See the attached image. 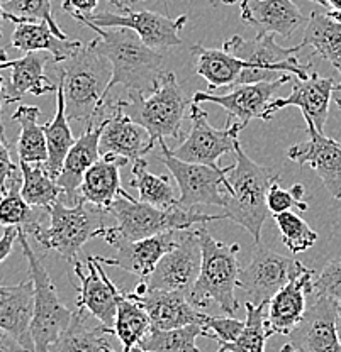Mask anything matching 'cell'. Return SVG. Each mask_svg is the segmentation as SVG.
Returning a JSON list of instances; mask_svg holds the SVG:
<instances>
[{
  "label": "cell",
  "mask_w": 341,
  "mask_h": 352,
  "mask_svg": "<svg viewBox=\"0 0 341 352\" xmlns=\"http://www.w3.org/2000/svg\"><path fill=\"white\" fill-rule=\"evenodd\" d=\"M97 34L92 39L97 50L104 54L112 66V80L109 83V91L116 85L126 88V91L148 95L160 85L165 72L161 69L163 53L152 50L141 41L134 31L126 28L105 29L92 24L80 22Z\"/></svg>",
  "instance_id": "cell-1"
},
{
  "label": "cell",
  "mask_w": 341,
  "mask_h": 352,
  "mask_svg": "<svg viewBox=\"0 0 341 352\" xmlns=\"http://www.w3.org/2000/svg\"><path fill=\"white\" fill-rule=\"evenodd\" d=\"M111 336H116L114 329L101 322L92 325V315L85 308H79L73 311L68 329L50 352H117L109 340Z\"/></svg>",
  "instance_id": "cell-31"
},
{
  "label": "cell",
  "mask_w": 341,
  "mask_h": 352,
  "mask_svg": "<svg viewBox=\"0 0 341 352\" xmlns=\"http://www.w3.org/2000/svg\"><path fill=\"white\" fill-rule=\"evenodd\" d=\"M245 327V322L238 320L234 317H212L204 314L203 329L205 330L204 337L212 340H218L221 344L234 342L240 337L241 330Z\"/></svg>",
  "instance_id": "cell-44"
},
{
  "label": "cell",
  "mask_w": 341,
  "mask_h": 352,
  "mask_svg": "<svg viewBox=\"0 0 341 352\" xmlns=\"http://www.w3.org/2000/svg\"><path fill=\"white\" fill-rule=\"evenodd\" d=\"M99 0H63L61 9L68 12L73 19L76 17H89L95 12Z\"/></svg>",
  "instance_id": "cell-47"
},
{
  "label": "cell",
  "mask_w": 341,
  "mask_h": 352,
  "mask_svg": "<svg viewBox=\"0 0 341 352\" xmlns=\"http://www.w3.org/2000/svg\"><path fill=\"white\" fill-rule=\"evenodd\" d=\"M324 2H326V9H328V12L341 19V0H324Z\"/></svg>",
  "instance_id": "cell-51"
},
{
  "label": "cell",
  "mask_w": 341,
  "mask_h": 352,
  "mask_svg": "<svg viewBox=\"0 0 341 352\" xmlns=\"http://www.w3.org/2000/svg\"><path fill=\"white\" fill-rule=\"evenodd\" d=\"M124 164L126 161L121 157L102 156L83 176L80 198L107 212L124 192L121 186V168Z\"/></svg>",
  "instance_id": "cell-30"
},
{
  "label": "cell",
  "mask_w": 341,
  "mask_h": 352,
  "mask_svg": "<svg viewBox=\"0 0 341 352\" xmlns=\"http://www.w3.org/2000/svg\"><path fill=\"white\" fill-rule=\"evenodd\" d=\"M70 120L67 117V105H65V94L63 87L58 82L56 90V112L54 117L43 126L46 135V144H48V161L45 163V168L48 175L53 179L58 178L61 168H63L65 157L72 146L75 144L76 139L73 138L72 129H70Z\"/></svg>",
  "instance_id": "cell-33"
},
{
  "label": "cell",
  "mask_w": 341,
  "mask_h": 352,
  "mask_svg": "<svg viewBox=\"0 0 341 352\" xmlns=\"http://www.w3.org/2000/svg\"><path fill=\"white\" fill-rule=\"evenodd\" d=\"M14 25L16 28L10 38V46L23 53L46 51L53 56L54 63H63L83 46L79 39H67V41L60 39L43 21H17L14 22Z\"/></svg>",
  "instance_id": "cell-29"
},
{
  "label": "cell",
  "mask_w": 341,
  "mask_h": 352,
  "mask_svg": "<svg viewBox=\"0 0 341 352\" xmlns=\"http://www.w3.org/2000/svg\"><path fill=\"white\" fill-rule=\"evenodd\" d=\"M23 173V198L34 208H45L48 212L54 201L63 195V190L58 185L56 179L48 175L45 164L19 163Z\"/></svg>",
  "instance_id": "cell-37"
},
{
  "label": "cell",
  "mask_w": 341,
  "mask_h": 352,
  "mask_svg": "<svg viewBox=\"0 0 341 352\" xmlns=\"http://www.w3.org/2000/svg\"><path fill=\"white\" fill-rule=\"evenodd\" d=\"M300 46H311L341 75V19L313 10L307 19ZM341 87V83H340Z\"/></svg>",
  "instance_id": "cell-32"
},
{
  "label": "cell",
  "mask_w": 341,
  "mask_h": 352,
  "mask_svg": "<svg viewBox=\"0 0 341 352\" xmlns=\"http://www.w3.org/2000/svg\"><path fill=\"white\" fill-rule=\"evenodd\" d=\"M226 44L248 65L238 85L273 82L284 75L307 78L313 72V63L302 65L297 60L296 53L302 50L300 44L294 47H282L275 41L273 34H256V38L250 41L243 39L241 36H233L231 39H227Z\"/></svg>",
  "instance_id": "cell-9"
},
{
  "label": "cell",
  "mask_w": 341,
  "mask_h": 352,
  "mask_svg": "<svg viewBox=\"0 0 341 352\" xmlns=\"http://www.w3.org/2000/svg\"><path fill=\"white\" fill-rule=\"evenodd\" d=\"M280 352H296V349H294V347H292L291 346V344H285V346L284 347H282V349H280Z\"/></svg>",
  "instance_id": "cell-57"
},
{
  "label": "cell",
  "mask_w": 341,
  "mask_h": 352,
  "mask_svg": "<svg viewBox=\"0 0 341 352\" xmlns=\"http://www.w3.org/2000/svg\"><path fill=\"white\" fill-rule=\"evenodd\" d=\"M0 352H25V349L12 336L0 330Z\"/></svg>",
  "instance_id": "cell-49"
},
{
  "label": "cell",
  "mask_w": 341,
  "mask_h": 352,
  "mask_svg": "<svg viewBox=\"0 0 341 352\" xmlns=\"http://www.w3.org/2000/svg\"><path fill=\"white\" fill-rule=\"evenodd\" d=\"M313 292V271L306 270L302 274L289 281L270 300L269 311H267V329L270 337L275 333L287 337L299 325L307 310L306 296Z\"/></svg>",
  "instance_id": "cell-24"
},
{
  "label": "cell",
  "mask_w": 341,
  "mask_h": 352,
  "mask_svg": "<svg viewBox=\"0 0 341 352\" xmlns=\"http://www.w3.org/2000/svg\"><path fill=\"white\" fill-rule=\"evenodd\" d=\"M7 61H9V58H7L6 50H0V65H2V63H7Z\"/></svg>",
  "instance_id": "cell-56"
},
{
  "label": "cell",
  "mask_w": 341,
  "mask_h": 352,
  "mask_svg": "<svg viewBox=\"0 0 341 352\" xmlns=\"http://www.w3.org/2000/svg\"><path fill=\"white\" fill-rule=\"evenodd\" d=\"M189 117L192 126L187 138L177 148L172 149L175 157L185 163L218 166L219 157L236 151V146L240 142L238 134L243 131L240 124L227 119L225 129H216L209 124L207 112L194 102H190Z\"/></svg>",
  "instance_id": "cell-12"
},
{
  "label": "cell",
  "mask_w": 341,
  "mask_h": 352,
  "mask_svg": "<svg viewBox=\"0 0 341 352\" xmlns=\"http://www.w3.org/2000/svg\"><path fill=\"white\" fill-rule=\"evenodd\" d=\"M50 61L46 51L25 53L23 58L0 65V69L10 68V82L7 83V104L19 102L25 95H39L56 91L58 85L45 75V66Z\"/></svg>",
  "instance_id": "cell-28"
},
{
  "label": "cell",
  "mask_w": 341,
  "mask_h": 352,
  "mask_svg": "<svg viewBox=\"0 0 341 352\" xmlns=\"http://www.w3.org/2000/svg\"><path fill=\"white\" fill-rule=\"evenodd\" d=\"M309 139L289 148L287 157L299 164H309L321 178L329 195L341 200V142L319 132L309 117L304 116Z\"/></svg>",
  "instance_id": "cell-17"
},
{
  "label": "cell",
  "mask_w": 341,
  "mask_h": 352,
  "mask_svg": "<svg viewBox=\"0 0 341 352\" xmlns=\"http://www.w3.org/2000/svg\"><path fill=\"white\" fill-rule=\"evenodd\" d=\"M123 293L145 308L152 322V329L172 330L194 324L203 325L204 314L197 310L189 302V296L180 292L148 289L143 283H138L134 292Z\"/></svg>",
  "instance_id": "cell-18"
},
{
  "label": "cell",
  "mask_w": 341,
  "mask_h": 352,
  "mask_svg": "<svg viewBox=\"0 0 341 352\" xmlns=\"http://www.w3.org/2000/svg\"><path fill=\"white\" fill-rule=\"evenodd\" d=\"M34 315V283L31 278L19 285H0V330L12 336L25 352H36L31 336Z\"/></svg>",
  "instance_id": "cell-23"
},
{
  "label": "cell",
  "mask_w": 341,
  "mask_h": 352,
  "mask_svg": "<svg viewBox=\"0 0 341 352\" xmlns=\"http://www.w3.org/2000/svg\"><path fill=\"white\" fill-rule=\"evenodd\" d=\"M58 65V82L63 87L68 120L94 122L109 105V83L112 80L109 60L90 41Z\"/></svg>",
  "instance_id": "cell-2"
},
{
  "label": "cell",
  "mask_w": 341,
  "mask_h": 352,
  "mask_svg": "<svg viewBox=\"0 0 341 352\" xmlns=\"http://www.w3.org/2000/svg\"><path fill=\"white\" fill-rule=\"evenodd\" d=\"M304 186L296 183L291 190H285L278 186V183L272 185L269 197H267V204H269L270 214H284V212H306L307 201L302 200Z\"/></svg>",
  "instance_id": "cell-43"
},
{
  "label": "cell",
  "mask_w": 341,
  "mask_h": 352,
  "mask_svg": "<svg viewBox=\"0 0 341 352\" xmlns=\"http://www.w3.org/2000/svg\"><path fill=\"white\" fill-rule=\"evenodd\" d=\"M340 305L328 296H318L304 318L287 336L296 352H341L338 336Z\"/></svg>",
  "instance_id": "cell-15"
},
{
  "label": "cell",
  "mask_w": 341,
  "mask_h": 352,
  "mask_svg": "<svg viewBox=\"0 0 341 352\" xmlns=\"http://www.w3.org/2000/svg\"><path fill=\"white\" fill-rule=\"evenodd\" d=\"M7 104V83H3V78L0 76V112H2V105Z\"/></svg>",
  "instance_id": "cell-52"
},
{
  "label": "cell",
  "mask_w": 341,
  "mask_h": 352,
  "mask_svg": "<svg viewBox=\"0 0 341 352\" xmlns=\"http://www.w3.org/2000/svg\"><path fill=\"white\" fill-rule=\"evenodd\" d=\"M152 330L148 314L139 303L127 298L123 292L117 295V317L114 324V333L123 344L124 352H133Z\"/></svg>",
  "instance_id": "cell-35"
},
{
  "label": "cell",
  "mask_w": 341,
  "mask_h": 352,
  "mask_svg": "<svg viewBox=\"0 0 341 352\" xmlns=\"http://www.w3.org/2000/svg\"><path fill=\"white\" fill-rule=\"evenodd\" d=\"M41 110L36 105H21L12 113V120L21 126L19 139H17V156L19 163L45 164L48 161V144L43 126L38 119Z\"/></svg>",
  "instance_id": "cell-34"
},
{
  "label": "cell",
  "mask_w": 341,
  "mask_h": 352,
  "mask_svg": "<svg viewBox=\"0 0 341 352\" xmlns=\"http://www.w3.org/2000/svg\"><path fill=\"white\" fill-rule=\"evenodd\" d=\"M333 100H335V104L338 105V109L341 110V87L340 85L335 87V91H333Z\"/></svg>",
  "instance_id": "cell-53"
},
{
  "label": "cell",
  "mask_w": 341,
  "mask_h": 352,
  "mask_svg": "<svg viewBox=\"0 0 341 352\" xmlns=\"http://www.w3.org/2000/svg\"><path fill=\"white\" fill-rule=\"evenodd\" d=\"M79 22H92L99 28L114 29L126 28L134 31L141 38V41L152 50L163 53L170 47L182 44L180 31L189 21V16H178L175 19L163 16V14L152 12V10H127L123 14L99 12L89 17H76Z\"/></svg>",
  "instance_id": "cell-13"
},
{
  "label": "cell",
  "mask_w": 341,
  "mask_h": 352,
  "mask_svg": "<svg viewBox=\"0 0 341 352\" xmlns=\"http://www.w3.org/2000/svg\"><path fill=\"white\" fill-rule=\"evenodd\" d=\"M178 234L180 230H168L158 236L130 242V244H124L123 248L116 249L117 254L114 258L97 256L95 259L101 264L121 267L127 273L136 274L139 280H146L155 271L160 259L178 244Z\"/></svg>",
  "instance_id": "cell-25"
},
{
  "label": "cell",
  "mask_w": 341,
  "mask_h": 352,
  "mask_svg": "<svg viewBox=\"0 0 341 352\" xmlns=\"http://www.w3.org/2000/svg\"><path fill=\"white\" fill-rule=\"evenodd\" d=\"M190 53L194 56L196 73L203 76L211 90L236 87L248 66L247 61L238 56L226 43L223 47H204L203 44H194L190 46Z\"/></svg>",
  "instance_id": "cell-27"
},
{
  "label": "cell",
  "mask_w": 341,
  "mask_h": 352,
  "mask_svg": "<svg viewBox=\"0 0 341 352\" xmlns=\"http://www.w3.org/2000/svg\"><path fill=\"white\" fill-rule=\"evenodd\" d=\"M234 157L236 163L227 173L225 215L248 230L258 244L262 242L263 223L270 215L267 197L272 185L280 179V173L255 163L243 151L241 142H238Z\"/></svg>",
  "instance_id": "cell-4"
},
{
  "label": "cell",
  "mask_w": 341,
  "mask_h": 352,
  "mask_svg": "<svg viewBox=\"0 0 341 352\" xmlns=\"http://www.w3.org/2000/svg\"><path fill=\"white\" fill-rule=\"evenodd\" d=\"M273 220L278 227L282 242H284V245L292 254H299V252L307 251V249L316 244L318 234L296 212L277 214L273 215Z\"/></svg>",
  "instance_id": "cell-41"
},
{
  "label": "cell",
  "mask_w": 341,
  "mask_h": 352,
  "mask_svg": "<svg viewBox=\"0 0 341 352\" xmlns=\"http://www.w3.org/2000/svg\"><path fill=\"white\" fill-rule=\"evenodd\" d=\"M19 244L29 264V278L34 283V315L31 336L36 352H50L61 333L68 329L73 314L61 303L45 264L28 242V232L19 227Z\"/></svg>",
  "instance_id": "cell-8"
},
{
  "label": "cell",
  "mask_w": 341,
  "mask_h": 352,
  "mask_svg": "<svg viewBox=\"0 0 341 352\" xmlns=\"http://www.w3.org/2000/svg\"><path fill=\"white\" fill-rule=\"evenodd\" d=\"M133 352H152V351H145V349H141V347H139V346H136L133 349Z\"/></svg>",
  "instance_id": "cell-60"
},
{
  "label": "cell",
  "mask_w": 341,
  "mask_h": 352,
  "mask_svg": "<svg viewBox=\"0 0 341 352\" xmlns=\"http://www.w3.org/2000/svg\"><path fill=\"white\" fill-rule=\"evenodd\" d=\"M73 264L75 274L80 280L76 307L85 308L95 320L114 329L117 317V295L121 289L109 280L95 256H87V273H83L82 263L75 261Z\"/></svg>",
  "instance_id": "cell-20"
},
{
  "label": "cell",
  "mask_w": 341,
  "mask_h": 352,
  "mask_svg": "<svg viewBox=\"0 0 341 352\" xmlns=\"http://www.w3.org/2000/svg\"><path fill=\"white\" fill-rule=\"evenodd\" d=\"M161 149V160L165 166L170 170L172 176L177 182L180 197H178V207L185 210H194L197 205H216L223 207L226 205V185L227 173L233 164L226 168L207 166V164L185 163L174 156L172 149L165 144V139L158 141Z\"/></svg>",
  "instance_id": "cell-10"
},
{
  "label": "cell",
  "mask_w": 341,
  "mask_h": 352,
  "mask_svg": "<svg viewBox=\"0 0 341 352\" xmlns=\"http://www.w3.org/2000/svg\"><path fill=\"white\" fill-rule=\"evenodd\" d=\"M48 215L50 226L39 227L32 232V237L45 251H56L68 263H75L83 245L101 237V232L107 227L105 217L109 214L85 200L70 207L60 198L51 205Z\"/></svg>",
  "instance_id": "cell-7"
},
{
  "label": "cell",
  "mask_w": 341,
  "mask_h": 352,
  "mask_svg": "<svg viewBox=\"0 0 341 352\" xmlns=\"http://www.w3.org/2000/svg\"><path fill=\"white\" fill-rule=\"evenodd\" d=\"M338 336H340V342H341V308L338 311Z\"/></svg>",
  "instance_id": "cell-58"
},
{
  "label": "cell",
  "mask_w": 341,
  "mask_h": 352,
  "mask_svg": "<svg viewBox=\"0 0 341 352\" xmlns=\"http://www.w3.org/2000/svg\"><path fill=\"white\" fill-rule=\"evenodd\" d=\"M107 214L116 220V226L105 227L101 232V237L116 249L130 242L158 236L168 230H187L192 229L197 223L226 219L225 212L221 215H207L180 207L163 210V208L143 204L127 192H123V195L114 201Z\"/></svg>",
  "instance_id": "cell-3"
},
{
  "label": "cell",
  "mask_w": 341,
  "mask_h": 352,
  "mask_svg": "<svg viewBox=\"0 0 341 352\" xmlns=\"http://www.w3.org/2000/svg\"><path fill=\"white\" fill-rule=\"evenodd\" d=\"M21 188L23 176L14 179L6 195L0 197V226L21 227L32 236V232L43 226L41 214L24 200Z\"/></svg>",
  "instance_id": "cell-38"
},
{
  "label": "cell",
  "mask_w": 341,
  "mask_h": 352,
  "mask_svg": "<svg viewBox=\"0 0 341 352\" xmlns=\"http://www.w3.org/2000/svg\"><path fill=\"white\" fill-rule=\"evenodd\" d=\"M109 109H112V113L111 117L105 119L101 146H99L101 156L121 157V160L133 161V163L143 160L145 154L155 148V141L152 139L149 132L134 122L116 105L109 104Z\"/></svg>",
  "instance_id": "cell-22"
},
{
  "label": "cell",
  "mask_w": 341,
  "mask_h": 352,
  "mask_svg": "<svg viewBox=\"0 0 341 352\" xmlns=\"http://www.w3.org/2000/svg\"><path fill=\"white\" fill-rule=\"evenodd\" d=\"M16 241H19V227H6L0 237V263L9 258Z\"/></svg>",
  "instance_id": "cell-48"
},
{
  "label": "cell",
  "mask_w": 341,
  "mask_h": 352,
  "mask_svg": "<svg viewBox=\"0 0 341 352\" xmlns=\"http://www.w3.org/2000/svg\"><path fill=\"white\" fill-rule=\"evenodd\" d=\"M218 352H223V351H218Z\"/></svg>",
  "instance_id": "cell-61"
},
{
  "label": "cell",
  "mask_w": 341,
  "mask_h": 352,
  "mask_svg": "<svg viewBox=\"0 0 341 352\" xmlns=\"http://www.w3.org/2000/svg\"><path fill=\"white\" fill-rule=\"evenodd\" d=\"M203 249L197 229L180 230L178 244L160 259L146 280H139L148 289L180 292L189 296L200 274Z\"/></svg>",
  "instance_id": "cell-14"
},
{
  "label": "cell",
  "mask_w": 341,
  "mask_h": 352,
  "mask_svg": "<svg viewBox=\"0 0 341 352\" xmlns=\"http://www.w3.org/2000/svg\"><path fill=\"white\" fill-rule=\"evenodd\" d=\"M241 17L256 28L258 34H292L306 22L299 7L292 0H241Z\"/></svg>",
  "instance_id": "cell-26"
},
{
  "label": "cell",
  "mask_w": 341,
  "mask_h": 352,
  "mask_svg": "<svg viewBox=\"0 0 341 352\" xmlns=\"http://www.w3.org/2000/svg\"><path fill=\"white\" fill-rule=\"evenodd\" d=\"M209 2L214 3V6H218V3H226V6H233V3L241 2V0H209Z\"/></svg>",
  "instance_id": "cell-55"
},
{
  "label": "cell",
  "mask_w": 341,
  "mask_h": 352,
  "mask_svg": "<svg viewBox=\"0 0 341 352\" xmlns=\"http://www.w3.org/2000/svg\"><path fill=\"white\" fill-rule=\"evenodd\" d=\"M314 292L318 296L335 300L341 308V256L326 264L318 280L314 281Z\"/></svg>",
  "instance_id": "cell-45"
},
{
  "label": "cell",
  "mask_w": 341,
  "mask_h": 352,
  "mask_svg": "<svg viewBox=\"0 0 341 352\" xmlns=\"http://www.w3.org/2000/svg\"><path fill=\"white\" fill-rule=\"evenodd\" d=\"M306 270L307 267L296 258L280 254L258 242L253 251L250 264L241 270L238 288L243 289L248 303L269 305L270 300L289 281L302 274Z\"/></svg>",
  "instance_id": "cell-11"
},
{
  "label": "cell",
  "mask_w": 341,
  "mask_h": 352,
  "mask_svg": "<svg viewBox=\"0 0 341 352\" xmlns=\"http://www.w3.org/2000/svg\"><path fill=\"white\" fill-rule=\"evenodd\" d=\"M203 325H185L180 329H152L139 342V347L152 352H203L197 347V339L204 337Z\"/></svg>",
  "instance_id": "cell-39"
},
{
  "label": "cell",
  "mask_w": 341,
  "mask_h": 352,
  "mask_svg": "<svg viewBox=\"0 0 341 352\" xmlns=\"http://www.w3.org/2000/svg\"><path fill=\"white\" fill-rule=\"evenodd\" d=\"M197 236L203 249V264L189 302L197 310L216 303L223 311L233 315L240 308L234 293L241 273L238 263L240 245L216 241L204 227H197Z\"/></svg>",
  "instance_id": "cell-5"
},
{
  "label": "cell",
  "mask_w": 341,
  "mask_h": 352,
  "mask_svg": "<svg viewBox=\"0 0 341 352\" xmlns=\"http://www.w3.org/2000/svg\"><path fill=\"white\" fill-rule=\"evenodd\" d=\"M311 2H316V3H319V6L326 7V2H324V0H311Z\"/></svg>",
  "instance_id": "cell-59"
},
{
  "label": "cell",
  "mask_w": 341,
  "mask_h": 352,
  "mask_svg": "<svg viewBox=\"0 0 341 352\" xmlns=\"http://www.w3.org/2000/svg\"><path fill=\"white\" fill-rule=\"evenodd\" d=\"M114 105L145 127L155 142L165 138H180L183 119L190 107L174 73H165L160 85L152 94L127 91V97Z\"/></svg>",
  "instance_id": "cell-6"
},
{
  "label": "cell",
  "mask_w": 341,
  "mask_h": 352,
  "mask_svg": "<svg viewBox=\"0 0 341 352\" xmlns=\"http://www.w3.org/2000/svg\"><path fill=\"white\" fill-rule=\"evenodd\" d=\"M335 87V80L324 78V76L318 75L314 69L307 78H297L296 76L291 95L284 98H273L263 113L262 120L267 122V120L272 119L273 113H277L282 109L297 107L300 109L302 116L313 120L319 132H324L329 113V102L333 98Z\"/></svg>",
  "instance_id": "cell-19"
},
{
  "label": "cell",
  "mask_w": 341,
  "mask_h": 352,
  "mask_svg": "<svg viewBox=\"0 0 341 352\" xmlns=\"http://www.w3.org/2000/svg\"><path fill=\"white\" fill-rule=\"evenodd\" d=\"M3 2H6V0H0V38H2V22L6 21V10H3Z\"/></svg>",
  "instance_id": "cell-54"
},
{
  "label": "cell",
  "mask_w": 341,
  "mask_h": 352,
  "mask_svg": "<svg viewBox=\"0 0 341 352\" xmlns=\"http://www.w3.org/2000/svg\"><path fill=\"white\" fill-rule=\"evenodd\" d=\"M6 10V21H43L53 29L54 34L60 39H70L60 29L58 22L54 21L53 10H51V0H6L3 2Z\"/></svg>",
  "instance_id": "cell-42"
},
{
  "label": "cell",
  "mask_w": 341,
  "mask_h": 352,
  "mask_svg": "<svg viewBox=\"0 0 341 352\" xmlns=\"http://www.w3.org/2000/svg\"><path fill=\"white\" fill-rule=\"evenodd\" d=\"M291 82V75H284L273 82L245 83V85L233 87L225 95H211L205 91H196L192 97L194 104L211 102L219 105L227 112V119L234 120L241 127H247L251 119H262L270 102L273 100L275 91L285 83Z\"/></svg>",
  "instance_id": "cell-16"
},
{
  "label": "cell",
  "mask_w": 341,
  "mask_h": 352,
  "mask_svg": "<svg viewBox=\"0 0 341 352\" xmlns=\"http://www.w3.org/2000/svg\"><path fill=\"white\" fill-rule=\"evenodd\" d=\"M23 176L17 170L16 163L10 156V144L6 138V131H3L2 120H0V197H3L9 190L10 183L16 178Z\"/></svg>",
  "instance_id": "cell-46"
},
{
  "label": "cell",
  "mask_w": 341,
  "mask_h": 352,
  "mask_svg": "<svg viewBox=\"0 0 341 352\" xmlns=\"http://www.w3.org/2000/svg\"><path fill=\"white\" fill-rule=\"evenodd\" d=\"M247 307V322L241 330L240 337L234 342L221 344L218 351L223 352H265V342L270 337L267 329V311L269 305H253L245 303Z\"/></svg>",
  "instance_id": "cell-40"
},
{
  "label": "cell",
  "mask_w": 341,
  "mask_h": 352,
  "mask_svg": "<svg viewBox=\"0 0 341 352\" xmlns=\"http://www.w3.org/2000/svg\"><path fill=\"white\" fill-rule=\"evenodd\" d=\"M104 126L105 119L97 120V122L94 120V122L87 124L85 132H82V135L76 139L75 144L72 146L67 157H65L63 168H61L60 175H58L56 183L63 190L61 200L70 205V207L82 201L79 190L80 185H82L83 176L102 157L99 146H101Z\"/></svg>",
  "instance_id": "cell-21"
},
{
  "label": "cell",
  "mask_w": 341,
  "mask_h": 352,
  "mask_svg": "<svg viewBox=\"0 0 341 352\" xmlns=\"http://www.w3.org/2000/svg\"><path fill=\"white\" fill-rule=\"evenodd\" d=\"M131 175H133L131 186L138 190L139 201L153 205L156 208H163V210L178 207V198L175 195L170 178L165 175L149 173L145 160L134 161Z\"/></svg>",
  "instance_id": "cell-36"
},
{
  "label": "cell",
  "mask_w": 341,
  "mask_h": 352,
  "mask_svg": "<svg viewBox=\"0 0 341 352\" xmlns=\"http://www.w3.org/2000/svg\"><path fill=\"white\" fill-rule=\"evenodd\" d=\"M111 6L119 9L121 12H127V10H133V6L138 2H145V0H107Z\"/></svg>",
  "instance_id": "cell-50"
}]
</instances>
